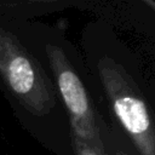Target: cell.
Masks as SVG:
<instances>
[{"label": "cell", "mask_w": 155, "mask_h": 155, "mask_svg": "<svg viewBox=\"0 0 155 155\" xmlns=\"http://www.w3.org/2000/svg\"><path fill=\"white\" fill-rule=\"evenodd\" d=\"M113 111L139 155H155V128L144 97L126 69L104 56L97 63Z\"/></svg>", "instance_id": "1"}, {"label": "cell", "mask_w": 155, "mask_h": 155, "mask_svg": "<svg viewBox=\"0 0 155 155\" xmlns=\"http://www.w3.org/2000/svg\"><path fill=\"white\" fill-rule=\"evenodd\" d=\"M0 75L13 97L33 115L45 116L56 104L41 64L16 35L0 27Z\"/></svg>", "instance_id": "2"}, {"label": "cell", "mask_w": 155, "mask_h": 155, "mask_svg": "<svg viewBox=\"0 0 155 155\" xmlns=\"http://www.w3.org/2000/svg\"><path fill=\"white\" fill-rule=\"evenodd\" d=\"M45 50L69 116L71 136L86 143L98 155H108L101 138L96 113L80 76L59 46L47 44Z\"/></svg>", "instance_id": "3"}, {"label": "cell", "mask_w": 155, "mask_h": 155, "mask_svg": "<svg viewBox=\"0 0 155 155\" xmlns=\"http://www.w3.org/2000/svg\"><path fill=\"white\" fill-rule=\"evenodd\" d=\"M71 144L75 155H98L91 147H88L86 143H84L74 136H71Z\"/></svg>", "instance_id": "4"}, {"label": "cell", "mask_w": 155, "mask_h": 155, "mask_svg": "<svg viewBox=\"0 0 155 155\" xmlns=\"http://www.w3.org/2000/svg\"><path fill=\"white\" fill-rule=\"evenodd\" d=\"M115 155H130V154H127V153H125V151L119 150V151H116V154H115Z\"/></svg>", "instance_id": "5"}]
</instances>
